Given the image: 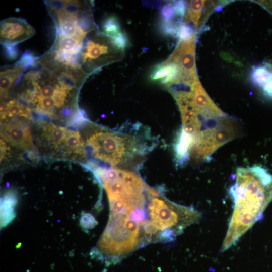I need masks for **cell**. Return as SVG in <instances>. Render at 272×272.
I'll return each instance as SVG.
<instances>
[{
  "mask_svg": "<svg viewBox=\"0 0 272 272\" xmlns=\"http://www.w3.org/2000/svg\"><path fill=\"white\" fill-rule=\"evenodd\" d=\"M181 42L187 41L193 38V30L186 24L181 25L178 34Z\"/></svg>",
  "mask_w": 272,
  "mask_h": 272,
  "instance_id": "obj_19",
  "label": "cell"
},
{
  "mask_svg": "<svg viewBox=\"0 0 272 272\" xmlns=\"http://www.w3.org/2000/svg\"><path fill=\"white\" fill-rule=\"evenodd\" d=\"M22 116L31 119L30 109L16 100H12L5 105L1 106V118L4 120L7 117Z\"/></svg>",
  "mask_w": 272,
  "mask_h": 272,
  "instance_id": "obj_11",
  "label": "cell"
},
{
  "mask_svg": "<svg viewBox=\"0 0 272 272\" xmlns=\"http://www.w3.org/2000/svg\"><path fill=\"white\" fill-rule=\"evenodd\" d=\"M34 33V28L23 19L9 18L1 22V43L4 46L16 45Z\"/></svg>",
  "mask_w": 272,
  "mask_h": 272,
  "instance_id": "obj_4",
  "label": "cell"
},
{
  "mask_svg": "<svg viewBox=\"0 0 272 272\" xmlns=\"http://www.w3.org/2000/svg\"><path fill=\"white\" fill-rule=\"evenodd\" d=\"M25 67L23 66L15 65L12 69H7L1 72V98H6L15 80L22 74Z\"/></svg>",
  "mask_w": 272,
  "mask_h": 272,
  "instance_id": "obj_13",
  "label": "cell"
},
{
  "mask_svg": "<svg viewBox=\"0 0 272 272\" xmlns=\"http://www.w3.org/2000/svg\"><path fill=\"white\" fill-rule=\"evenodd\" d=\"M17 202V197L14 191L6 193L1 198V226L8 225L14 218V207Z\"/></svg>",
  "mask_w": 272,
  "mask_h": 272,
  "instance_id": "obj_9",
  "label": "cell"
},
{
  "mask_svg": "<svg viewBox=\"0 0 272 272\" xmlns=\"http://www.w3.org/2000/svg\"><path fill=\"white\" fill-rule=\"evenodd\" d=\"M142 138L125 132L98 130L87 138L92 155L114 168L133 170L150 148Z\"/></svg>",
  "mask_w": 272,
  "mask_h": 272,
  "instance_id": "obj_2",
  "label": "cell"
},
{
  "mask_svg": "<svg viewBox=\"0 0 272 272\" xmlns=\"http://www.w3.org/2000/svg\"><path fill=\"white\" fill-rule=\"evenodd\" d=\"M1 134L4 139L19 148L28 152L37 150L30 127L20 121H12L3 124Z\"/></svg>",
  "mask_w": 272,
  "mask_h": 272,
  "instance_id": "obj_5",
  "label": "cell"
},
{
  "mask_svg": "<svg viewBox=\"0 0 272 272\" xmlns=\"http://www.w3.org/2000/svg\"><path fill=\"white\" fill-rule=\"evenodd\" d=\"M62 144L64 152L67 155L73 153L81 158L85 157L84 144L78 131L69 130Z\"/></svg>",
  "mask_w": 272,
  "mask_h": 272,
  "instance_id": "obj_8",
  "label": "cell"
},
{
  "mask_svg": "<svg viewBox=\"0 0 272 272\" xmlns=\"http://www.w3.org/2000/svg\"><path fill=\"white\" fill-rule=\"evenodd\" d=\"M149 197L150 221L158 231L170 229L179 235L187 226L201 219V213L195 209L171 202L160 196L154 189L149 188Z\"/></svg>",
  "mask_w": 272,
  "mask_h": 272,
  "instance_id": "obj_3",
  "label": "cell"
},
{
  "mask_svg": "<svg viewBox=\"0 0 272 272\" xmlns=\"http://www.w3.org/2000/svg\"><path fill=\"white\" fill-rule=\"evenodd\" d=\"M96 221L94 216L90 213L83 214L80 219L81 226L85 229L93 228L96 225Z\"/></svg>",
  "mask_w": 272,
  "mask_h": 272,
  "instance_id": "obj_20",
  "label": "cell"
},
{
  "mask_svg": "<svg viewBox=\"0 0 272 272\" xmlns=\"http://www.w3.org/2000/svg\"><path fill=\"white\" fill-rule=\"evenodd\" d=\"M262 87L265 94L272 97V74Z\"/></svg>",
  "mask_w": 272,
  "mask_h": 272,
  "instance_id": "obj_24",
  "label": "cell"
},
{
  "mask_svg": "<svg viewBox=\"0 0 272 272\" xmlns=\"http://www.w3.org/2000/svg\"><path fill=\"white\" fill-rule=\"evenodd\" d=\"M229 194L233 211L221 249L225 251L235 244L241 236L263 217L272 200V175L257 165L239 167Z\"/></svg>",
  "mask_w": 272,
  "mask_h": 272,
  "instance_id": "obj_1",
  "label": "cell"
},
{
  "mask_svg": "<svg viewBox=\"0 0 272 272\" xmlns=\"http://www.w3.org/2000/svg\"><path fill=\"white\" fill-rule=\"evenodd\" d=\"M86 119L84 117L83 112L79 109L76 110L73 114L69 123L71 125H80L86 122Z\"/></svg>",
  "mask_w": 272,
  "mask_h": 272,
  "instance_id": "obj_21",
  "label": "cell"
},
{
  "mask_svg": "<svg viewBox=\"0 0 272 272\" xmlns=\"http://www.w3.org/2000/svg\"><path fill=\"white\" fill-rule=\"evenodd\" d=\"M108 37L113 46L119 51H123L127 46L128 39L123 32L115 36Z\"/></svg>",
  "mask_w": 272,
  "mask_h": 272,
  "instance_id": "obj_16",
  "label": "cell"
},
{
  "mask_svg": "<svg viewBox=\"0 0 272 272\" xmlns=\"http://www.w3.org/2000/svg\"><path fill=\"white\" fill-rule=\"evenodd\" d=\"M181 25L174 21L164 22L161 24V30L162 33L167 35H174L178 34L179 30Z\"/></svg>",
  "mask_w": 272,
  "mask_h": 272,
  "instance_id": "obj_18",
  "label": "cell"
},
{
  "mask_svg": "<svg viewBox=\"0 0 272 272\" xmlns=\"http://www.w3.org/2000/svg\"><path fill=\"white\" fill-rule=\"evenodd\" d=\"M5 54L10 60L16 59L18 55V50L16 45H4Z\"/></svg>",
  "mask_w": 272,
  "mask_h": 272,
  "instance_id": "obj_22",
  "label": "cell"
},
{
  "mask_svg": "<svg viewBox=\"0 0 272 272\" xmlns=\"http://www.w3.org/2000/svg\"><path fill=\"white\" fill-rule=\"evenodd\" d=\"M112 44L110 46L106 43L101 42L97 40H90L87 43L83 52L79 55L84 62H95V60L107 58L106 55L110 54L111 48H114Z\"/></svg>",
  "mask_w": 272,
  "mask_h": 272,
  "instance_id": "obj_7",
  "label": "cell"
},
{
  "mask_svg": "<svg viewBox=\"0 0 272 272\" xmlns=\"http://www.w3.org/2000/svg\"><path fill=\"white\" fill-rule=\"evenodd\" d=\"M272 72L264 66L254 67L251 74V78L255 84L262 87L269 79Z\"/></svg>",
  "mask_w": 272,
  "mask_h": 272,
  "instance_id": "obj_15",
  "label": "cell"
},
{
  "mask_svg": "<svg viewBox=\"0 0 272 272\" xmlns=\"http://www.w3.org/2000/svg\"><path fill=\"white\" fill-rule=\"evenodd\" d=\"M102 28L103 34L108 37L115 36L122 32L119 22L114 16H109L103 21Z\"/></svg>",
  "mask_w": 272,
  "mask_h": 272,
  "instance_id": "obj_14",
  "label": "cell"
},
{
  "mask_svg": "<svg viewBox=\"0 0 272 272\" xmlns=\"http://www.w3.org/2000/svg\"><path fill=\"white\" fill-rule=\"evenodd\" d=\"M181 70L179 65L168 59L156 65L151 74L152 81H159L169 87L179 82Z\"/></svg>",
  "mask_w": 272,
  "mask_h": 272,
  "instance_id": "obj_6",
  "label": "cell"
},
{
  "mask_svg": "<svg viewBox=\"0 0 272 272\" xmlns=\"http://www.w3.org/2000/svg\"><path fill=\"white\" fill-rule=\"evenodd\" d=\"M162 22H167L173 21L175 17H178L176 14L173 2L165 4L161 11Z\"/></svg>",
  "mask_w": 272,
  "mask_h": 272,
  "instance_id": "obj_17",
  "label": "cell"
},
{
  "mask_svg": "<svg viewBox=\"0 0 272 272\" xmlns=\"http://www.w3.org/2000/svg\"><path fill=\"white\" fill-rule=\"evenodd\" d=\"M41 127L42 135L55 148L63 143L69 131L52 123H42Z\"/></svg>",
  "mask_w": 272,
  "mask_h": 272,
  "instance_id": "obj_10",
  "label": "cell"
},
{
  "mask_svg": "<svg viewBox=\"0 0 272 272\" xmlns=\"http://www.w3.org/2000/svg\"><path fill=\"white\" fill-rule=\"evenodd\" d=\"M173 4L177 16L180 18L183 17L186 9V3L178 1L173 2Z\"/></svg>",
  "mask_w": 272,
  "mask_h": 272,
  "instance_id": "obj_23",
  "label": "cell"
},
{
  "mask_svg": "<svg viewBox=\"0 0 272 272\" xmlns=\"http://www.w3.org/2000/svg\"><path fill=\"white\" fill-rule=\"evenodd\" d=\"M56 51L78 55L83 47L84 38L77 36H66L58 35Z\"/></svg>",
  "mask_w": 272,
  "mask_h": 272,
  "instance_id": "obj_12",
  "label": "cell"
},
{
  "mask_svg": "<svg viewBox=\"0 0 272 272\" xmlns=\"http://www.w3.org/2000/svg\"><path fill=\"white\" fill-rule=\"evenodd\" d=\"M8 148L3 139H1V161L3 160L6 155Z\"/></svg>",
  "mask_w": 272,
  "mask_h": 272,
  "instance_id": "obj_25",
  "label": "cell"
}]
</instances>
